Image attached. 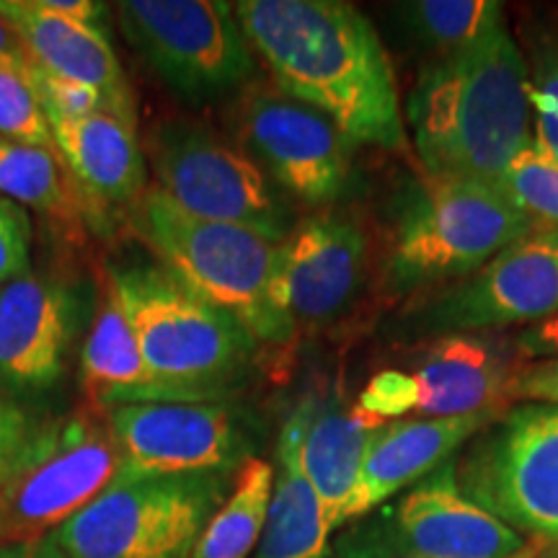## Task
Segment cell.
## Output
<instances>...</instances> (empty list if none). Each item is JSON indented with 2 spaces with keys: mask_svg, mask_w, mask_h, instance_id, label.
<instances>
[{
  "mask_svg": "<svg viewBox=\"0 0 558 558\" xmlns=\"http://www.w3.org/2000/svg\"><path fill=\"white\" fill-rule=\"evenodd\" d=\"M275 86L326 114L349 143L409 153L390 58L365 13L339 0L233 3Z\"/></svg>",
  "mask_w": 558,
  "mask_h": 558,
  "instance_id": "1",
  "label": "cell"
},
{
  "mask_svg": "<svg viewBox=\"0 0 558 558\" xmlns=\"http://www.w3.org/2000/svg\"><path fill=\"white\" fill-rule=\"evenodd\" d=\"M527 65L509 26L418 70L407 124L427 177L497 186L530 137Z\"/></svg>",
  "mask_w": 558,
  "mask_h": 558,
  "instance_id": "2",
  "label": "cell"
},
{
  "mask_svg": "<svg viewBox=\"0 0 558 558\" xmlns=\"http://www.w3.org/2000/svg\"><path fill=\"white\" fill-rule=\"evenodd\" d=\"M538 226L497 186L424 173L390 207L383 288L388 295H416L460 282Z\"/></svg>",
  "mask_w": 558,
  "mask_h": 558,
  "instance_id": "3",
  "label": "cell"
},
{
  "mask_svg": "<svg viewBox=\"0 0 558 558\" xmlns=\"http://www.w3.org/2000/svg\"><path fill=\"white\" fill-rule=\"evenodd\" d=\"M158 401H218L243 378L259 341L163 267L109 271Z\"/></svg>",
  "mask_w": 558,
  "mask_h": 558,
  "instance_id": "4",
  "label": "cell"
},
{
  "mask_svg": "<svg viewBox=\"0 0 558 558\" xmlns=\"http://www.w3.org/2000/svg\"><path fill=\"white\" fill-rule=\"evenodd\" d=\"M128 228L160 267L233 316L256 341L288 344L295 337V326L271 300L279 243L254 230L194 218L153 184L128 209Z\"/></svg>",
  "mask_w": 558,
  "mask_h": 558,
  "instance_id": "5",
  "label": "cell"
},
{
  "mask_svg": "<svg viewBox=\"0 0 558 558\" xmlns=\"http://www.w3.org/2000/svg\"><path fill=\"white\" fill-rule=\"evenodd\" d=\"M230 476L114 481L54 530L68 558H192Z\"/></svg>",
  "mask_w": 558,
  "mask_h": 558,
  "instance_id": "6",
  "label": "cell"
},
{
  "mask_svg": "<svg viewBox=\"0 0 558 558\" xmlns=\"http://www.w3.org/2000/svg\"><path fill=\"white\" fill-rule=\"evenodd\" d=\"M143 153L153 186L194 218L254 230L271 243H282L295 228L282 192L246 153L207 124L160 122Z\"/></svg>",
  "mask_w": 558,
  "mask_h": 558,
  "instance_id": "7",
  "label": "cell"
},
{
  "mask_svg": "<svg viewBox=\"0 0 558 558\" xmlns=\"http://www.w3.org/2000/svg\"><path fill=\"white\" fill-rule=\"evenodd\" d=\"M122 456L107 411L81 407L41 424L0 488V546L52 535L120 478Z\"/></svg>",
  "mask_w": 558,
  "mask_h": 558,
  "instance_id": "8",
  "label": "cell"
},
{
  "mask_svg": "<svg viewBox=\"0 0 558 558\" xmlns=\"http://www.w3.org/2000/svg\"><path fill=\"white\" fill-rule=\"evenodd\" d=\"M456 471L460 488L514 533L558 546V403L501 411Z\"/></svg>",
  "mask_w": 558,
  "mask_h": 558,
  "instance_id": "9",
  "label": "cell"
},
{
  "mask_svg": "<svg viewBox=\"0 0 558 558\" xmlns=\"http://www.w3.org/2000/svg\"><path fill=\"white\" fill-rule=\"evenodd\" d=\"M111 9L130 45L186 101L220 99L254 78L256 54L230 3L124 0Z\"/></svg>",
  "mask_w": 558,
  "mask_h": 558,
  "instance_id": "10",
  "label": "cell"
},
{
  "mask_svg": "<svg viewBox=\"0 0 558 558\" xmlns=\"http://www.w3.org/2000/svg\"><path fill=\"white\" fill-rule=\"evenodd\" d=\"M558 313V226H538L471 277L411 305L401 326L414 337L535 326Z\"/></svg>",
  "mask_w": 558,
  "mask_h": 558,
  "instance_id": "11",
  "label": "cell"
},
{
  "mask_svg": "<svg viewBox=\"0 0 558 558\" xmlns=\"http://www.w3.org/2000/svg\"><path fill=\"white\" fill-rule=\"evenodd\" d=\"M122 456L117 481L230 476L251 460L243 416L218 401H145L107 411Z\"/></svg>",
  "mask_w": 558,
  "mask_h": 558,
  "instance_id": "12",
  "label": "cell"
},
{
  "mask_svg": "<svg viewBox=\"0 0 558 558\" xmlns=\"http://www.w3.org/2000/svg\"><path fill=\"white\" fill-rule=\"evenodd\" d=\"M241 150L279 192L308 207L344 194L352 173V143L329 117L277 86L246 90L235 111Z\"/></svg>",
  "mask_w": 558,
  "mask_h": 558,
  "instance_id": "13",
  "label": "cell"
},
{
  "mask_svg": "<svg viewBox=\"0 0 558 558\" xmlns=\"http://www.w3.org/2000/svg\"><path fill=\"white\" fill-rule=\"evenodd\" d=\"M367 235L349 215L298 222L279 243L271 300L295 331L320 329L347 313L365 282Z\"/></svg>",
  "mask_w": 558,
  "mask_h": 558,
  "instance_id": "14",
  "label": "cell"
},
{
  "mask_svg": "<svg viewBox=\"0 0 558 558\" xmlns=\"http://www.w3.org/2000/svg\"><path fill=\"white\" fill-rule=\"evenodd\" d=\"M388 530L407 558H514L530 548L520 533L460 488L456 460L396 501Z\"/></svg>",
  "mask_w": 558,
  "mask_h": 558,
  "instance_id": "15",
  "label": "cell"
},
{
  "mask_svg": "<svg viewBox=\"0 0 558 558\" xmlns=\"http://www.w3.org/2000/svg\"><path fill=\"white\" fill-rule=\"evenodd\" d=\"M78 320V295L62 279L29 271L0 288V383L16 393L58 386Z\"/></svg>",
  "mask_w": 558,
  "mask_h": 558,
  "instance_id": "16",
  "label": "cell"
},
{
  "mask_svg": "<svg viewBox=\"0 0 558 558\" xmlns=\"http://www.w3.org/2000/svg\"><path fill=\"white\" fill-rule=\"evenodd\" d=\"M501 411L448 418H396V422L380 424L367 445L360 478L344 507L341 527L375 512L403 488L442 469L473 435L497 422Z\"/></svg>",
  "mask_w": 558,
  "mask_h": 558,
  "instance_id": "17",
  "label": "cell"
},
{
  "mask_svg": "<svg viewBox=\"0 0 558 558\" xmlns=\"http://www.w3.org/2000/svg\"><path fill=\"white\" fill-rule=\"evenodd\" d=\"M0 21L16 34L34 65L96 90L122 120L137 122L135 96L109 34L60 16L39 0H0Z\"/></svg>",
  "mask_w": 558,
  "mask_h": 558,
  "instance_id": "18",
  "label": "cell"
},
{
  "mask_svg": "<svg viewBox=\"0 0 558 558\" xmlns=\"http://www.w3.org/2000/svg\"><path fill=\"white\" fill-rule=\"evenodd\" d=\"M520 367L497 339L484 331L442 333L416 354L411 369L418 386V418L469 416L501 411Z\"/></svg>",
  "mask_w": 558,
  "mask_h": 558,
  "instance_id": "19",
  "label": "cell"
},
{
  "mask_svg": "<svg viewBox=\"0 0 558 558\" xmlns=\"http://www.w3.org/2000/svg\"><path fill=\"white\" fill-rule=\"evenodd\" d=\"M54 148L83 194L107 213L130 209L148 190V166L137 140V124L109 111L68 117L45 111Z\"/></svg>",
  "mask_w": 558,
  "mask_h": 558,
  "instance_id": "20",
  "label": "cell"
},
{
  "mask_svg": "<svg viewBox=\"0 0 558 558\" xmlns=\"http://www.w3.org/2000/svg\"><path fill=\"white\" fill-rule=\"evenodd\" d=\"M303 416L300 463L316 488L324 505L326 525L333 533L341 527L344 507L360 478L369 439L386 422L369 416L357 403L349 407L333 393L303 401Z\"/></svg>",
  "mask_w": 558,
  "mask_h": 558,
  "instance_id": "21",
  "label": "cell"
},
{
  "mask_svg": "<svg viewBox=\"0 0 558 558\" xmlns=\"http://www.w3.org/2000/svg\"><path fill=\"white\" fill-rule=\"evenodd\" d=\"M303 427V403H298L279 432L267 525L254 558H326L329 554L331 530L324 505L300 463Z\"/></svg>",
  "mask_w": 558,
  "mask_h": 558,
  "instance_id": "22",
  "label": "cell"
},
{
  "mask_svg": "<svg viewBox=\"0 0 558 558\" xmlns=\"http://www.w3.org/2000/svg\"><path fill=\"white\" fill-rule=\"evenodd\" d=\"M81 375L90 407L114 409L122 403L158 401L143 354H140L135 331L120 300L104 284V300L96 313L81 352Z\"/></svg>",
  "mask_w": 558,
  "mask_h": 558,
  "instance_id": "23",
  "label": "cell"
},
{
  "mask_svg": "<svg viewBox=\"0 0 558 558\" xmlns=\"http://www.w3.org/2000/svg\"><path fill=\"white\" fill-rule=\"evenodd\" d=\"M0 194L3 199L32 207L65 228L96 226L104 215L70 177L60 153L9 143L0 137Z\"/></svg>",
  "mask_w": 558,
  "mask_h": 558,
  "instance_id": "24",
  "label": "cell"
},
{
  "mask_svg": "<svg viewBox=\"0 0 558 558\" xmlns=\"http://www.w3.org/2000/svg\"><path fill=\"white\" fill-rule=\"evenodd\" d=\"M275 486V465L251 458L235 476L226 501L202 530L192 558H251L259 548Z\"/></svg>",
  "mask_w": 558,
  "mask_h": 558,
  "instance_id": "25",
  "label": "cell"
},
{
  "mask_svg": "<svg viewBox=\"0 0 558 558\" xmlns=\"http://www.w3.org/2000/svg\"><path fill=\"white\" fill-rule=\"evenodd\" d=\"M396 13L435 58L478 45L507 24L501 3L492 0H414L396 5Z\"/></svg>",
  "mask_w": 558,
  "mask_h": 558,
  "instance_id": "26",
  "label": "cell"
},
{
  "mask_svg": "<svg viewBox=\"0 0 558 558\" xmlns=\"http://www.w3.org/2000/svg\"><path fill=\"white\" fill-rule=\"evenodd\" d=\"M499 192L541 226H558V160L535 137L514 153Z\"/></svg>",
  "mask_w": 558,
  "mask_h": 558,
  "instance_id": "27",
  "label": "cell"
},
{
  "mask_svg": "<svg viewBox=\"0 0 558 558\" xmlns=\"http://www.w3.org/2000/svg\"><path fill=\"white\" fill-rule=\"evenodd\" d=\"M26 65V62H24ZM24 65L0 62V137L9 143L58 153L50 122Z\"/></svg>",
  "mask_w": 558,
  "mask_h": 558,
  "instance_id": "28",
  "label": "cell"
},
{
  "mask_svg": "<svg viewBox=\"0 0 558 558\" xmlns=\"http://www.w3.org/2000/svg\"><path fill=\"white\" fill-rule=\"evenodd\" d=\"M525 65L533 137L558 160V41L530 37Z\"/></svg>",
  "mask_w": 558,
  "mask_h": 558,
  "instance_id": "29",
  "label": "cell"
},
{
  "mask_svg": "<svg viewBox=\"0 0 558 558\" xmlns=\"http://www.w3.org/2000/svg\"><path fill=\"white\" fill-rule=\"evenodd\" d=\"M357 407L380 422H396L407 414H416L418 386L414 375L396 367L373 375V380L360 393Z\"/></svg>",
  "mask_w": 558,
  "mask_h": 558,
  "instance_id": "30",
  "label": "cell"
},
{
  "mask_svg": "<svg viewBox=\"0 0 558 558\" xmlns=\"http://www.w3.org/2000/svg\"><path fill=\"white\" fill-rule=\"evenodd\" d=\"M41 424L45 422L29 409L0 393V488L16 473L21 460L37 439Z\"/></svg>",
  "mask_w": 558,
  "mask_h": 558,
  "instance_id": "31",
  "label": "cell"
},
{
  "mask_svg": "<svg viewBox=\"0 0 558 558\" xmlns=\"http://www.w3.org/2000/svg\"><path fill=\"white\" fill-rule=\"evenodd\" d=\"M32 222L16 202L0 197V288L29 275Z\"/></svg>",
  "mask_w": 558,
  "mask_h": 558,
  "instance_id": "32",
  "label": "cell"
},
{
  "mask_svg": "<svg viewBox=\"0 0 558 558\" xmlns=\"http://www.w3.org/2000/svg\"><path fill=\"white\" fill-rule=\"evenodd\" d=\"M509 403H558V362L520 367L507 390Z\"/></svg>",
  "mask_w": 558,
  "mask_h": 558,
  "instance_id": "33",
  "label": "cell"
},
{
  "mask_svg": "<svg viewBox=\"0 0 558 558\" xmlns=\"http://www.w3.org/2000/svg\"><path fill=\"white\" fill-rule=\"evenodd\" d=\"M514 349L522 360L558 362V313L541 324L527 326L514 337Z\"/></svg>",
  "mask_w": 558,
  "mask_h": 558,
  "instance_id": "34",
  "label": "cell"
},
{
  "mask_svg": "<svg viewBox=\"0 0 558 558\" xmlns=\"http://www.w3.org/2000/svg\"><path fill=\"white\" fill-rule=\"evenodd\" d=\"M39 3L45 5V9L60 13V16L81 21V24L90 26V29H99L107 34L109 5L94 3V0H39Z\"/></svg>",
  "mask_w": 558,
  "mask_h": 558,
  "instance_id": "35",
  "label": "cell"
},
{
  "mask_svg": "<svg viewBox=\"0 0 558 558\" xmlns=\"http://www.w3.org/2000/svg\"><path fill=\"white\" fill-rule=\"evenodd\" d=\"M0 558H68V554L58 546L54 535H45V538L37 541L3 543Z\"/></svg>",
  "mask_w": 558,
  "mask_h": 558,
  "instance_id": "36",
  "label": "cell"
},
{
  "mask_svg": "<svg viewBox=\"0 0 558 558\" xmlns=\"http://www.w3.org/2000/svg\"><path fill=\"white\" fill-rule=\"evenodd\" d=\"M29 60V54H26L24 47H21V41L16 39V34H13L9 26L0 21V62H11V65H24V62Z\"/></svg>",
  "mask_w": 558,
  "mask_h": 558,
  "instance_id": "37",
  "label": "cell"
},
{
  "mask_svg": "<svg viewBox=\"0 0 558 558\" xmlns=\"http://www.w3.org/2000/svg\"><path fill=\"white\" fill-rule=\"evenodd\" d=\"M514 558H535V548L530 546V548L525 550V554H520V556H514Z\"/></svg>",
  "mask_w": 558,
  "mask_h": 558,
  "instance_id": "38",
  "label": "cell"
},
{
  "mask_svg": "<svg viewBox=\"0 0 558 558\" xmlns=\"http://www.w3.org/2000/svg\"><path fill=\"white\" fill-rule=\"evenodd\" d=\"M556 558H558V556H556Z\"/></svg>",
  "mask_w": 558,
  "mask_h": 558,
  "instance_id": "39",
  "label": "cell"
}]
</instances>
